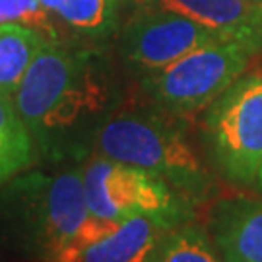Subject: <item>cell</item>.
Returning <instances> with one entry per match:
<instances>
[{
	"label": "cell",
	"instance_id": "obj_12",
	"mask_svg": "<svg viewBox=\"0 0 262 262\" xmlns=\"http://www.w3.org/2000/svg\"><path fill=\"white\" fill-rule=\"evenodd\" d=\"M47 39L19 24H0V94L14 95Z\"/></svg>",
	"mask_w": 262,
	"mask_h": 262
},
{
	"label": "cell",
	"instance_id": "obj_11",
	"mask_svg": "<svg viewBox=\"0 0 262 262\" xmlns=\"http://www.w3.org/2000/svg\"><path fill=\"white\" fill-rule=\"evenodd\" d=\"M35 161V138L16 109L12 95L0 94V185Z\"/></svg>",
	"mask_w": 262,
	"mask_h": 262
},
{
	"label": "cell",
	"instance_id": "obj_13",
	"mask_svg": "<svg viewBox=\"0 0 262 262\" xmlns=\"http://www.w3.org/2000/svg\"><path fill=\"white\" fill-rule=\"evenodd\" d=\"M156 262H222V258L206 227L187 222L163 233Z\"/></svg>",
	"mask_w": 262,
	"mask_h": 262
},
{
	"label": "cell",
	"instance_id": "obj_6",
	"mask_svg": "<svg viewBox=\"0 0 262 262\" xmlns=\"http://www.w3.org/2000/svg\"><path fill=\"white\" fill-rule=\"evenodd\" d=\"M225 39L183 14L144 6L124 29L122 53L132 68L150 74L194 49Z\"/></svg>",
	"mask_w": 262,
	"mask_h": 262
},
{
	"label": "cell",
	"instance_id": "obj_3",
	"mask_svg": "<svg viewBox=\"0 0 262 262\" xmlns=\"http://www.w3.org/2000/svg\"><path fill=\"white\" fill-rule=\"evenodd\" d=\"M204 136L225 181L256 187L262 169V68L241 74L208 105Z\"/></svg>",
	"mask_w": 262,
	"mask_h": 262
},
{
	"label": "cell",
	"instance_id": "obj_16",
	"mask_svg": "<svg viewBox=\"0 0 262 262\" xmlns=\"http://www.w3.org/2000/svg\"><path fill=\"white\" fill-rule=\"evenodd\" d=\"M39 2H41L49 12H55V14H56V10H58V6L62 4V0H39Z\"/></svg>",
	"mask_w": 262,
	"mask_h": 262
},
{
	"label": "cell",
	"instance_id": "obj_9",
	"mask_svg": "<svg viewBox=\"0 0 262 262\" xmlns=\"http://www.w3.org/2000/svg\"><path fill=\"white\" fill-rule=\"evenodd\" d=\"M142 6L177 12L227 39L262 47V0H140Z\"/></svg>",
	"mask_w": 262,
	"mask_h": 262
},
{
	"label": "cell",
	"instance_id": "obj_4",
	"mask_svg": "<svg viewBox=\"0 0 262 262\" xmlns=\"http://www.w3.org/2000/svg\"><path fill=\"white\" fill-rule=\"evenodd\" d=\"M262 47L243 39L208 43L144 78V90L171 115H194L224 94Z\"/></svg>",
	"mask_w": 262,
	"mask_h": 262
},
{
	"label": "cell",
	"instance_id": "obj_7",
	"mask_svg": "<svg viewBox=\"0 0 262 262\" xmlns=\"http://www.w3.org/2000/svg\"><path fill=\"white\" fill-rule=\"evenodd\" d=\"M90 56V51L62 47L58 41H47L41 47L14 94L16 109L29 130H33L55 107L82 72Z\"/></svg>",
	"mask_w": 262,
	"mask_h": 262
},
{
	"label": "cell",
	"instance_id": "obj_14",
	"mask_svg": "<svg viewBox=\"0 0 262 262\" xmlns=\"http://www.w3.org/2000/svg\"><path fill=\"white\" fill-rule=\"evenodd\" d=\"M119 0H62L56 16L76 33L88 37H107L117 26Z\"/></svg>",
	"mask_w": 262,
	"mask_h": 262
},
{
	"label": "cell",
	"instance_id": "obj_15",
	"mask_svg": "<svg viewBox=\"0 0 262 262\" xmlns=\"http://www.w3.org/2000/svg\"><path fill=\"white\" fill-rule=\"evenodd\" d=\"M0 24H19L35 29L47 41H58V29L39 0H0Z\"/></svg>",
	"mask_w": 262,
	"mask_h": 262
},
{
	"label": "cell",
	"instance_id": "obj_17",
	"mask_svg": "<svg viewBox=\"0 0 262 262\" xmlns=\"http://www.w3.org/2000/svg\"><path fill=\"white\" fill-rule=\"evenodd\" d=\"M256 188L262 192V169H260V173H258V179H256Z\"/></svg>",
	"mask_w": 262,
	"mask_h": 262
},
{
	"label": "cell",
	"instance_id": "obj_5",
	"mask_svg": "<svg viewBox=\"0 0 262 262\" xmlns=\"http://www.w3.org/2000/svg\"><path fill=\"white\" fill-rule=\"evenodd\" d=\"M84 190L90 214L103 220L122 222L130 215H146L163 229H171L192 217L194 204L167 181L109 158L85 165Z\"/></svg>",
	"mask_w": 262,
	"mask_h": 262
},
{
	"label": "cell",
	"instance_id": "obj_2",
	"mask_svg": "<svg viewBox=\"0 0 262 262\" xmlns=\"http://www.w3.org/2000/svg\"><path fill=\"white\" fill-rule=\"evenodd\" d=\"M14 229L29 251L53 262L90 215L84 171L70 169L55 177L31 173L8 188Z\"/></svg>",
	"mask_w": 262,
	"mask_h": 262
},
{
	"label": "cell",
	"instance_id": "obj_1",
	"mask_svg": "<svg viewBox=\"0 0 262 262\" xmlns=\"http://www.w3.org/2000/svg\"><path fill=\"white\" fill-rule=\"evenodd\" d=\"M95 148L103 158L161 177L192 204L204 202L210 194L212 179L196 151L183 132L158 117H111L97 132Z\"/></svg>",
	"mask_w": 262,
	"mask_h": 262
},
{
	"label": "cell",
	"instance_id": "obj_8",
	"mask_svg": "<svg viewBox=\"0 0 262 262\" xmlns=\"http://www.w3.org/2000/svg\"><path fill=\"white\" fill-rule=\"evenodd\" d=\"M206 231L222 262H262V198L215 200Z\"/></svg>",
	"mask_w": 262,
	"mask_h": 262
},
{
	"label": "cell",
	"instance_id": "obj_10",
	"mask_svg": "<svg viewBox=\"0 0 262 262\" xmlns=\"http://www.w3.org/2000/svg\"><path fill=\"white\" fill-rule=\"evenodd\" d=\"M165 231L146 215H130L109 237L92 245L82 262H156Z\"/></svg>",
	"mask_w": 262,
	"mask_h": 262
}]
</instances>
